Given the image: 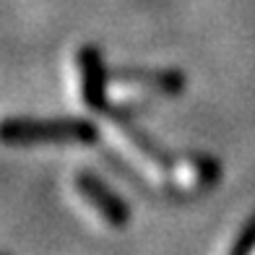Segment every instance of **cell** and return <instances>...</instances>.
Here are the masks:
<instances>
[{"mask_svg": "<svg viewBox=\"0 0 255 255\" xmlns=\"http://www.w3.org/2000/svg\"><path fill=\"white\" fill-rule=\"evenodd\" d=\"M94 125L81 120H3L0 123V143L24 146L47 141H94Z\"/></svg>", "mask_w": 255, "mask_h": 255, "instance_id": "cell-1", "label": "cell"}, {"mask_svg": "<svg viewBox=\"0 0 255 255\" xmlns=\"http://www.w3.org/2000/svg\"><path fill=\"white\" fill-rule=\"evenodd\" d=\"M185 78L177 71H118L107 81V99L115 104H135L156 94H180Z\"/></svg>", "mask_w": 255, "mask_h": 255, "instance_id": "cell-2", "label": "cell"}, {"mask_svg": "<svg viewBox=\"0 0 255 255\" xmlns=\"http://www.w3.org/2000/svg\"><path fill=\"white\" fill-rule=\"evenodd\" d=\"M107 138L115 146V151H118L128 164H133L138 172H143V177L161 182L172 172V167L167 164V156L161 154L154 143H148L141 133H135L130 125H125L120 120L107 123Z\"/></svg>", "mask_w": 255, "mask_h": 255, "instance_id": "cell-3", "label": "cell"}, {"mask_svg": "<svg viewBox=\"0 0 255 255\" xmlns=\"http://www.w3.org/2000/svg\"><path fill=\"white\" fill-rule=\"evenodd\" d=\"M76 188H78V195L84 198L94 211L104 219L107 224L112 227H120L128 222V206L123 198H118L110 185H104L99 177L89 175V172H81V175L76 177Z\"/></svg>", "mask_w": 255, "mask_h": 255, "instance_id": "cell-4", "label": "cell"}, {"mask_svg": "<svg viewBox=\"0 0 255 255\" xmlns=\"http://www.w3.org/2000/svg\"><path fill=\"white\" fill-rule=\"evenodd\" d=\"M76 63H78L81 99L89 107L99 110L107 102V81H110V76H104V68H102V55L94 47H84L76 55Z\"/></svg>", "mask_w": 255, "mask_h": 255, "instance_id": "cell-5", "label": "cell"}, {"mask_svg": "<svg viewBox=\"0 0 255 255\" xmlns=\"http://www.w3.org/2000/svg\"><path fill=\"white\" fill-rule=\"evenodd\" d=\"M216 175H219V167L208 156L182 159L169 172L175 188H180V190H201V188H206L208 182H214Z\"/></svg>", "mask_w": 255, "mask_h": 255, "instance_id": "cell-6", "label": "cell"}]
</instances>
